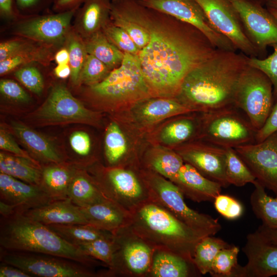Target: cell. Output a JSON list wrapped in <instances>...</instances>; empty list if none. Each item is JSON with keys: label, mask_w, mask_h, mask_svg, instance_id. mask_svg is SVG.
Wrapping results in <instances>:
<instances>
[{"label": "cell", "mask_w": 277, "mask_h": 277, "mask_svg": "<svg viewBox=\"0 0 277 277\" xmlns=\"http://www.w3.org/2000/svg\"><path fill=\"white\" fill-rule=\"evenodd\" d=\"M23 213L46 225L88 224L80 207L74 204L69 198L55 200Z\"/></svg>", "instance_id": "cb8c5ba5"}, {"label": "cell", "mask_w": 277, "mask_h": 277, "mask_svg": "<svg viewBox=\"0 0 277 277\" xmlns=\"http://www.w3.org/2000/svg\"><path fill=\"white\" fill-rule=\"evenodd\" d=\"M12 127L22 143L36 155L46 162L62 163V159L53 145L42 135L21 123L13 122Z\"/></svg>", "instance_id": "83f0119b"}, {"label": "cell", "mask_w": 277, "mask_h": 277, "mask_svg": "<svg viewBox=\"0 0 277 277\" xmlns=\"http://www.w3.org/2000/svg\"><path fill=\"white\" fill-rule=\"evenodd\" d=\"M47 226L66 241L74 246L100 238L113 236L110 232L89 224H52Z\"/></svg>", "instance_id": "d6a6232c"}, {"label": "cell", "mask_w": 277, "mask_h": 277, "mask_svg": "<svg viewBox=\"0 0 277 277\" xmlns=\"http://www.w3.org/2000/svg\"><path fill=\"white\" fill-rule=\"evenodd\" d=\"M145 7L172 16L201 31L217 49L236 51L232 44L210 25L195 0H138Z\"/></svg>", "instance_id": "4fadbf2b"}, {"label": "cell", "mask_w": 277, "mask_h": 277, "mask_svg": "<svg viewBox=\"0 0 277 277\" xmlns=\"http://www.w3.org/2000/svg\"><path fill=\"white\" fill-rule=\"evenodd\" d=\"M69 54V63L71 73L70 79L74 85H78L81 71L88 53L84 39L71 27L64 43Z\"/></svg>", "instance_id": "74e56055"}, {"label": "cell", "mask_w": 277, "mask_h": 277, "mask_svg": "<svg viewBox=\"0 0 277 277\" xmlns=\"http://www.w3.org/2000/svg\"><path fill=\"white\" fill-rule=\"evenodd\" d=\"M254 232L265 242L277 246V228L261 225Z\"/></svg>", "instance_id": "6f0895ef"}, {"label": "cell", "mask_w": 277, "mask_h": 277, "mask_svg": "<svg viewBox=\"0 0 277 277\" xmlns=\"http://www.w3.org/2000/svg\"><path fill=\"white\" fill-rule=\"evenodd\" d=\"M0 91L5 97L15 101L27 102L30 100V97L25 90L12 80H1Z\"/></svg>", "instance_id": "f907efd6"}, {"label": "cell", "mask_w": 277, "mask_h": 277, "mask_svg": "<svg viewBox=\"0 0 277 277\" xmlns=\"http://www.w3.org/2000/svg\"><path fill=\"white\" fill-rule=\"evenodd\" d=\"M29 273L15 266L2 262L0 265V277H31Z\"/></svg>", "instance_id": "11a10c76"}, {"label": "cell", "mask_w": 277, "mask_h": 277, "mask_svg": "<svg viewBox=\"0 0 277 277\" xmlns=\"http://www.w3.org/2000/svg\"><path fill=\"white\" fill-rule=\"evenodd\" d=\"M0 148L1 149L10 152L16 156L24 157L34 163H38L28 153L22 149L12 136L2 128L0 129Z\"/></svg>", "instance_id": "816d5d0a"}, {"label": "cell", "mask_w": 277, "mask_h": 277, "mask_svg": "<svg viewBox=\"0 0 277 277\" xmlns=\"http://www.w3.org/2000/svg\"><path fill=\"white\" fill-rule=\"evenodd\" d=\"M138 109V118L146 124H153L170 116L193 112L176 98L167 97L146 99Z\"/></svg>", "instance_id": "484cf974"}, {"label": "cell", "mask_w": 277, "mask_h": 277, "mask_svg": "<svg viewBox=\"0 0 277 277\" xmlns=\"http://www.w3.org/2000/svg\"><path fill=\"white\" fill-rule=\"evenodd\" d=\"M101 181L96 183L103 194L126 210L131 212L150 200L147 186L131 169L111 167L104 171Z\"/></svg>", "instance_id": "8fae6325"}, {"label": "cell", "mask_w": 277, "mask_h": 277, "mask_svg": "<svg viewBox=\"0 0 277 277\" xmlns=\"http://www.w3.org/2000/svg\"><path fill=\"white\" fill-rule=\"evenodd\" d=\"M184 195L195 202L214 201L221 194L222 185L201 174L193 166L184 163L173 182Z\"/></svg>", "instance_id": "44dd1931"}, {"label": "cell", "mask_w": 277, "mask_h": 277, "mask_svg": "<svg viewBox=\"0 0 277 277\" xmlns=\"http://www.w3.org/2000/svg\"><path fill=\"white\" fill-rule=\"evenodd\" d=\"M70 144L73 151L81 156L89 154L91 148L89 135L85 132L77 131L72 133L69 138Z\"/></svg>", "instance_id": "f5cc1de1"}, {"label": "cell", "mask_w": 277, "mask_h": 277, "mask_svg": "<svg viewBox=\"0 0 277 277\" xmlns=\"http://www.w3.org/2000/svg\"><path fill=\"white\" fill-rule=\"evenodd\" d=\"M42 168L27 159L0 153L1 172L13 176L26 183L40 186Z\"/></svg>", "instance_id": "f1b7e54d"}, {"label": "cell", "mask_w": 277, "mask_h": 277, "mask_svg": "<svg viewBox=\"0 0 277 277\" xmlns=\"http://www.w3.org/2000/svg\"><path fill=\"white\" fill-rule=\"evenodd\" d=\"M226 149L225 175L229 185L241 187L256 181L254 175L234 148Z\"/></svg>", "instance_id": "8d00e7d4"}, {"label": "cell", "mask_w": 277, "mask_h": 277, "mask_svg": "<svg viewBox=\"0 0 277 277\" xmlns=\"http://www.w3.org/2000/svg\"><path fill=\"white\" fill-rule=\"evenodd\" d=\"M91 94L112 103L145 100L152 96L137 55L125 53L122 64L101 82L89 86Z\"/></svg>", "instance_id": "5b68a950"}, {"label": "cell", "mask_w": 277, "mask_h": 277, "mask_svg": "<svg viewBox=\"0 0 277 277\" xmlns=\"http://www.w3.org/2000/svg\"><path fill=\"white\" fill-rule=\"evenodd\" d=\"M110 20L130 35L140 50L148 43V31L134 18L121 0H111Z\"/></svg>", "instance_id": "4dcf8cb0"}, {"label": "cell", "mask_w": 277, "mask_h": 277, "mask_svg": "<svg viewBox=\"0 0 277 277\" xmlns=\"http://www.w3.org/2000/svg\"><path fill=\"white\" fill-rule=\"evenodd\" d=\"M42 0H16L17 7L21 10L30 9L39 4Z\"/></svg>", "instance_id": "be15d7a7"}, {"label": "cell", "mask_w": 277, "mask_h": 277, "mask_svg": "<svg viewBox=\"0 0 277 277\" xmlns=\"http://www.w3.org/2000/svg\"><path fill=\"white\" fill-rule=\"evenodd\" d=\"M273 105L271 81L262 71L248 65L238 84L234 106L244 112L258 131L264 125Z\"/></svg>", "instance_id": "52a82bcc"}, {"label": "cell", "mask_w": 277, "mask_h": 277, "mask_svg": "<svg viewBox=\"0 0 277 277\" xmlns=\"http://www.w3.org/2000/svg\"><path fill=\"white\" fill-rule=\"evenodd\" d=\"M55 76L65 79L70 76L71 70L69 64H57L54 69Z\"/></svg>", "instance_id": "94428289"}, {"label": "cell", "mask_w": 277, "mask_h": 277, "mask_svg": "<svg viewBox=\"0 0 277 277\" xmlns=\"http://www.w3.org/2000/svg\"><path fill=\"white\" fill-rule=\"evenodd\" d=\"M148 164L152 171L174 182L184 163L178 153L168 151L152 157Z\"/></svg>", "instance_id": "60d3db41"}, {"label": "cell", "mask_w": 277, "mask_h": 277, "mask_svg": "<svg viewBox=\"0 0 277 277\" xmlns=\"http://www.w3.org/2000/svg\"><path fill=\"white\" fill-rule=\"evenodd\" d=\"M1 262L15 266L32 276L97 277L106 276L78 262L50 254L10 251L1 248Z\"/></svg>", "instance_id": "9c48e42d"}, {"label": "cell", "mask_w": 277, "mask_h": 277, "mask_svg": "<svg viewBox=\"0 0 277 277\" xmlns=\"http://www.w3.org/2000/svg\"><path fill=\"white\" fill-rule=\"evenodd\" d=\"M243 251L248 262L240 266L237 277L277 275L276 246L268 243L254 232L247 235Z\"/></svg>", "instance_id": "d6986e66"}, {"label": "cell", "mask_w": 277, "mask_h": 277, "mask_svg": "<svg viewBox=\"0 0 277 277\" xmlns=\"http://www.w3.org/2000/svg\"><path fill=\"white\" fill-rule=\"evenodd\" d=\"M214 204L216 211L228 219H236L243 212L240 202L228 195L220 194L214 199Z\"/></svg>", "instance_id": "c3c4849f"}, {"label": "cell", "mask_w": 277, "mask_h": 277, "mask_svg": "<svg viewBox=\"0 0 277 277\" xmlns=\"http://www.w3.org/2000/svg\"><path fill=\"white\" fill-rule=\"evenodd\" d=\"M129 228L155 250L179 255L193 262L194 250L206 233L196 230L151 201L130 212Z\"/></svg>", "instance_id": "3957f363"}, {"label": "cell", "mask_w": 277, "mask_h": 277, "mask_svg": "<svg viewBox=\"0 0 277 277\" xmlns=\"http://www.w3.org/2000/svg\"><path fill=\"white\" fill-rule=\"evenodd\" d=\"M144 180L149 192L150 201L181 222L210 235H214L221 230L217 219L189 207L182 192L173 182L153 171L146 174Z\"/></svg>", "instance_id": "8992f818"}, {"label": "cell", "mask_w": 277, "mask_h": 277, "mask_svg": "<svg viewBox=\"0 0 277 277\" xmlns=\"http://www.w3.org/2000/svg\"><path fill=\"white\" fill-rule=\"evenodd\" d=\"M109 41L124 53L137 55L140 49L130 35L122 28L113 24L111 20L102 29Z\"/></svg>", "instance_id": "f6af8a7d"}, {"label": "cell", "mask_w": 277, "mask_h": 277, "mask_svg": "<svg viewBox=\"0 0 277 277\" xmlns=\"http://www.w3.org/2000/svg\"><path fill=\"white\" fill-rule=\"evenodd\" d=\"M210 25L226 37L236 50L249 57L260 54L247 36L239 15L228 0H195Z\"/></svg>", "instance_id": "7c38bea8"}, {"label": "cell", "mask_w": 277, "mask_h": 277, "mask_svg": "<svg viewBox=\"0 0 277 277\" xmlns=\"http://www.w3.org/2000/svg\"><path fill=\"white\" fill-rule=\"evenodd\" d=\"M253 185L250 202L254 214L262 221V225L277 228V197L268 195L265 187L256 180Z\"/></svg>", "instance_id": "836d02e7"}, {"label": "cell", "mask_w": 277, "mask_h": 277, "mask_svg": "<svg viewBox=\"0 0 277 277\" xmlns=\"http://www.w3.org/2000/svg\"><path fill=\"white\" fill-rule=\"evenodd\" d=\"M234 149L256 180L277 197V131L261 142Z\"/></svg>", "instance_id": "9a60e30c"}, {"label": "cell", "mask_w": 277, "mask_h": 277, "mask_svg": "<svg viewBox=\"0 0 277 277\" xmlns=\"http://www.w3.org/2000/svg\"><path fill=\"white\" fill-rule=\"evenodd\" d=\"M68 198L75 205L85 207L108 199L97 184L79 171H75L70 183Z\"/></svg>", "instance_id": "f546056e"}, {"label": "cell", "mask_w": 277, "mask_h": 277, "mask_svg": "<svg viewBox=\"0 0 277 277\" xmlns=\"http://www.w3.org/2000/svg\"><path fill=\"white\" fill-rule=\"evenodd\" d=\"M17 212L19 211L15 206L0 200V214L1 217H9Z\"/></svg>", "instance_id": "91938a15"}, {"label": "cell", "mask_w": 277, "mask_h": 277, "mask_svg": "<svg viewBox=\"0 0 277 277\" xmlns=\"http://www.w3.org/2000/svg\"><path fill=\"white\" fill-rule=\"evenodd\" d=\"M54 59L57 64H69V54L68 49L64 47L56 51Z\"/></svg>", "instance_id": "6125c7cd"}, {"label": "cell", "mask_w": 277, "mask_h": 277, "mask_svg": "<svg viewBox=\"0 0 277 277\" xmlns=\"http://www.w3.org/2000/svg\"><path fill=\"white\" fill-rule=\"evenodd\" d=\"M81 6L72 27L83 38L102 30L110 21L111 0H85Z\"/></svg>", "instance_id": "603a6c76"}, {"label": "cell", "mask_w": 277, "mask_h": 277, "mask_svg": "<svg viewBox=\"0 0 277 277\" xmlns=\"http://www.w3.org/2000/svg\"><path fill=\"white\" fill-rule=\"evenodd\" d=\"M0 200L15 206L20 212L54 201L40 186L26 183L2 172L0 173Z\"/></svg>", "instance_id": "ffe728a7"}, {"label": "cell", "mask_w": 277, "mask_h": 277, "mask_svg": "<svg viewBox=\"0 0 277 277\" xmlns=\"http://www.w3.org/2000/svg\"><path fill=\"white\" fill-rule=\"evenodd\" d=\"M37 118L46 124L89 123L91 111L75 98L63 84L55 85L36 113Z\"/></svg>", "instance_id": "e0dca14e"}, {"label": "cell", "mask_w": 277, "mask_h": 277, "mask_svg": "<svg viewBox=\"0 0 277 277\" xmlns=\"http://www.w3.org/2000/svg\"><path fill=\"white\" fill-rule=\"evenodd\" d=\"M75 171L62 163L42 169L40 184L43 190L53 200L68 198V189Z\"/></svg>", "instance_id": "4316f807"}, {"label": "cell", "mask_w": 277, "mask_h": 277, "mask_svg": "<svg viewBox=\"0 0 277 277\" xmlns=\"http://www.w3.org/2000/svg\"><path fill=\"white\" fill-rule=\"evenodd\" d=\"M85 0H55L53 9L56 12L77 10Z\"/></svg>", "instance_id": "9f6ffc18"}, {"label": "cell", "mask_w": 277, "mask_h": 277, "mask_svg": "<svg viewBox=\"0 0 277 277\" xmlns=\"http://www.w3.org/2000/svg\"><path fill=\"white\" fill-rule=\"evenodd\" d=\"M239 248L230 245L216 254L209 274L214 277H237L240 267L238 262Z\"/></svg>", "instance_id": "ab89813d"}, {"label": "cell", "mask_w": 277, "mask_h": 277, "mask_svg": "<svg viewBox=\"0 0 277 277\" xmlns=\"http://www.w3.org/2000/svg\"><path fill=\"white\" fill-rule=\"evenodd\" d=\"M201 274L194 264L175 253L156 250L148 276L189 277Z\"/></svg>", "instance_id": "d4e9b609"}, {"label": "cell", "mask_w": 277, "mask_h": 277, "mask_svg": "<svg viewBox=\"0 0 277 277\" xmlns=\"http://www.w3.org/2000/svg\"><path fill=\"white\" fill-rule=\"evenodd\" d=\"M267 8L277 11V0H267Z\"/></svg>", "instance_id": "e7e4bbea"}, {"label": "cell", "mask_w": 277, "mask_h": 277, "mask_svg": "<svg viewBox=\"0 0 277 277\" xmlns=\"http://www.w3.org/2000/svg\"><path fill=\"white\" fill-rule=\"evenodd\" d=\"M0 14L3 17L10 19L17 17L13 0H0Z\"/></svg>", "instance_id": "680465c9"}, {"label": "cell", "mask_w": 277, "mask_h": 277, "mask_svg": "<svg viewBox=\"0 0 277 277\" xmlns=\"http://www.w3.org/2000/svg\"><path fill=\"white\" fill-rule=\"evenodd\" d=\"M235 107L205 112L202 136L207 143L232 148L256 142L257 131Z\"/></svg>", "instance_id": "ba28073f"}, {"label": "cell", "mask_w": 277, "mask_h": 277, "mask_svg": "<svg viewBox=\"0 0 277 277\" xmlns=\"http://www.w3.org/2000/svg\"><path fill=\"white\" fill-rule=\"evenodd\" d=\"M238 13L246 34L260 55L277 43V19L268 9L250 0H228Z\"/></svg>", "instance_id": "5bb4252c"}, {"label": "cell", "mask_w": 277, "mask_h": 277, "mask_svg": "<svg viewBox=\"0 0 277 277\" xmlns=\"http://www.w3.org/2000/svg\"><path fill=\"white\" fill-rule=\"evenodd\" d=\"M80 209L88 224L112 233L130 223V212L109 199Z\"/></svg>", "instance_id": "7402d4cb"}, {"label": "cell", "mask_w": 277, "mask_h": 277, "mask_svg": "<svg viewBox=\"0 0 277 277\" xmlns=\"http://www.w3.org/2000/svg\"><path fill=\"white\" fill-rule=\"evenodd\" d=\"M221 239L208 235L202 239L196 245L193 262L201 274L210 272L213 262L220 250L230 246Z\"/></svg>", "instance_id": "d590c367"}, {"label": "cell", "mask_w": 277, "mask_h": 277, "mask_svg": "<svg viewBox=\"0 0 277 277\" xmlns=\"http://www.w3.org/2000/svg\"><path fill=\"white\" fill-rule=\"evenodd\" d=\"M83 39L88 54L98 58L111 70L122 64L125 53L111 43L102 30Z\"/></svg>", "instance_id": "1f68e13d"}, {"label": "cell", "mask_w": 277, "mask_h": 277, "mask_svg": "<svg viewBox=\"0 0 277 277\" xmlns=\"http://www.w3.org/2000/svg\"><path fill=\"white\" fill-rule=\"evenodd\" d=\"M75 246L84 254L101 262L108 268L111 265L117 247L114 234L110 238H100Z\"/></svg>", "instance_id": "7bdbcfd3"}, {"label": "cell", "mask_w": 277, "mask_h": 277, "mask_svg": "<svg viewBox=\"0 0 277 277\" xmlns=\"http://www.w3.org/2000/svg\"><path fill=\"white\" fill-rule=\"evenodd\" d=\"M105 154L111 166L116 165L126 153V139L119 126L114 122L108 126L105 138Z\"/></svg>", "instance_id": "b9f144b4"}, {"label": "cell", "mask_w": 277, "mask_h": 277, "mask_svg": "<svg viewBox=\"0 0 277 277\" xmlns=\"http://www.w3.org/2000/svg\"><path fill=\"white\" fill-rule=\"evenodd\" d=\"M247 56L236 51L217 49L188 73L175 98L193 112L234 106L238 84L248 65Z\"/></svg>", "instance_id": "7a4b0ae2"}, {"label": "cell", "mask_w": 277, "mask_h": 277, "mask_svg": "<svg viewBox=\"0 0 277 277\" xmlns=\"http://www.w3.org/2000/svg\"><path fill=\"white\" fill-rule=\"evenodd\" d=\"M197 126L196 122L191 117L177 119L163 128L160 134L161 140L169 145L183 143L194 136Z\"/></svg>", "instance_id": "f35d334b"}, {"label": "cell", "mask_w": 277, "mask_h": 277, "mask_svg": "<svg viewBox=\"0 0 277 277\" xmlns=\"http://www.w3.org/2000/svg\"><path fill=\"white\" fill-rule=\"evenodd\" d=\"M38 44H40L22 37L2 42L0 44V62L34 48Z\"/></svg>", "instance_id": "681fc988"}, {"label": "cell", "mask_w": 277, "mask_h": 277, "mask_svg": "<svg viewBox=\"0 0 277 277\" xmlns=\"http://www.w3.org/2000/svg\"><path fill=\"white\" fill-rule=\"evenodd\" d=\"M178 153L184 162L193 166L206 177L220 183L222 187L230 185L225 175V148L206 142L187 145Z\"/></svg>", "instance_id": "ac0fdd59"}, {"label": "cell", "mask_w": 277, "mask_h": 277, "mask_svg": "<svg viewBox=\"0 0 277 277\" xmlns=\"http://www.w3.org/2000/svg\"><path fill=\"white\" fill-rule=\"evenodd\" d=\"M1 248L57 256L78 262L89 267L102 265L101 262L82 253L47 225L17 212L1 218Z\"/></svg>", "instance_id": "277c9868"}, {"label": "cell", "mask_w": 277, "mask_h": 277, "mask_svg": "<svg viewBox=\"0 0 277 277\" xmlns=\"http://www.w3.org/2000/svg\"><path fill=\"white\" fill-rule=\"evenodd\" d=\"M76 11L58 12L21 20L14 28V34L48 46L64 45Z\"/></svg>", "instance_id": "2e32d148"}, {"label": "cell", "mask_w": 277, "mask_h": 277, "mask_svg": "<svg viewBox=\"0 0 277 277\" xmlns=\"http://www.w3.org/2000/svg\"><path fill=\"white\" fill-rule=\"evenodd\" d=\"M273 51L267 57L260 58L247 56L248 65L265 73L273 86L274 105L277 103V43L271 45Z\"/></svg>", "instance_id": "bcb514c9"}, {"label": "cell", "mask_w": 277, "mask_h": 277, "mask_svg": "<svg viewBox=\"0 0 277 277\" xmlns=\"http://www.w3.org/2000/svg\"><path fill=\"white\" fill-rule=\"evenodd\" d=\"M122 1L149 34L148 43L137 56L152 96L175 98L188 73L217 49L194 26L138 0Z\"/></svg>", "instance_id": "6da1fadb"}, {"label": "cell", "mask_w": 277, "mask_h": 277, "mask_svg": "<svg viewBox=\"0 0 277 277\" xmlns=\"http://www.w3.org/2000/svg\"><path fill=\"white\" fill-rule=\"evenodd\" d=\"M111 70L102 61L92 55L88 54L80 73L78 85L89 86L103 81Z\"/></svg>", "instance_id": "ee69618b"}, {"label": "cell", "mask_w": 277, "mask_h": 277, "mask_svg": "<svg viewBox=\"0 0 277 277\" xmlns=\"http://www.w3.org/2000/svg\"><path fill=\"white\" fill-rule=\"evenodd\" d=\"M53 48L38 44L34 48L0 62L1 75L32 63L48 65L54 58Z\"/></svg>", "instance_id": "e575fe53"}, {"label": "cell", "mask_w": 277, "mask_h": 277, "mask_svg": "<svg viewBox=\"0 0 277 277\" xmlns=\"http://www.w3.org/2000/svg\"><path fill=\"white\" fill-rule=\"evenodd\" d=\"M14 75L30 91L37 95L42 93L44 82L41 72L36 67L26 65L22 66L16 69Z\"/></svg>", "instance_id": "7dc6e473"}, {"label": "cell", "mask_w": 277, "mask_h": 277, "mask_svg": "<svg viewBox=\"0 0 277 277\" xmlns=\"http://www.w3.org/2000/svg\"><path fill=\"white\" fill-rule=\"evenodd\" d=\"M268 9V8H267ZM271 14L277 19V11L268 9Z\"/></svg>", "instance_id": "03108f58"}, {"label": "cell", "mask_w": 277, "mask_h": 277, "mask_svg": "<svg viewBox=\"0 0 277 277\" xmlns=\"http://www.w3.org/2000/svg\"><path fill=\"white\" fill-rule=\"evenodd\" d=\"M276 131H277V103L273 105L263 126L257 131L256 142L264 140Z\"/></svg>", "instance_id": "db71d44e"}, {"label": "cell", "mask_w": 277, "mask_h": 277, "mask_svg": "<svg viewBox=\"0 0 277 277\" xmlns=\"http://www.w3.org/2000/svg\"><path fill=\"white\" fill-rule=\"evenodd\" d=\"M113 234L117 247L107 276H148L155 250L128 226Z\"/></svg>", "instance_id": "30bf717a"}]
</instances>
